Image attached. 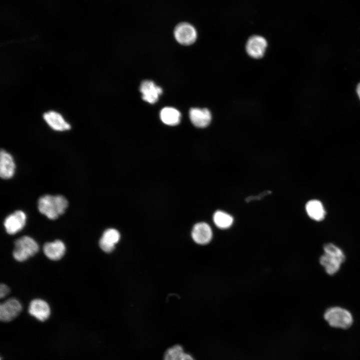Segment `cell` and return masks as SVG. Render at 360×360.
Masks as SVG:
<instances>
[{
  "instance_id": "cell-14",
  "label": "cell",
  "mask_w": 360,
  "mask_h": 360,
  "mask_svg": "<svg viewBox=\"0 0 360 360\" xmlns=\"http://www.w3.org/2000/svg\"><path fill=\"white\" fill-rule=\"evenodd\" d=\"M16 166L12 156L4 150L0 153V176L4 179L11 178L15 172Z\"/></svg>"
},
{
  "instance_id": "cell-1",
  "label": "cell",
  "mask_w": 360,
  "mask_h": 360,
  "mask_svg": "<svg viewBox=\"0 0 360 360\" xmlns=\"http://www.w3.org/2000/svg\"><path fill=\"white\" fill-rule=\"evenodd\" d=\"M68 206L67 199L61 195L46 194L38 200V210L50 220H56L63 214Z\"/></svg>"
},
{
  "instance_id": "cell-6",
  "label": "cell",
  "mask_w": 360,
  "mask_h": 360,
  "mask_svg": "<svg viewBox=\"0 0 360 360\" xmlns=\"http://www.w3.org/2000/svg\"><path fill=\"white\" fill-rule=\"evenodd\" d=\"M25 213L20 210H16L8 216L4 221V226L8 234H14L22 230L26 222Z\"/></svg>"
},
{
  "instance_id": "cell-22",
  "label": "cell",
  "mask_w": 360,
  "mask_h": 360,
  "mask_svg": "<svg viewBox=\"0 0 360 360\" xmlns=\"http://www.w3.org/2000/svg\"><path fill=\"white\" fill-rule=\"evenodd\" d=\"M270 192H269V191L264 192L262 193V194H259L255 197L254 196L248 197L246 199V200L247 201V202H249L250 200L258 198V200H260V199L262 198V197H264V196L268 194Z\"/></svg>"
},
{
  "instance_id": "cell-4",
  "label": "cell",
  "mask_w": 360,
  "mask_h": 360,
  "mask_svg": "<svg viewBox=\"0 0 360 360\" xmlns=\"http://www.w3.org/2000/svg\"><path fill=\"white\" fill-rule=\"evenodd\" d=\"M174 36L181 44L188 46L194 44L197 38V32L193 26L187 22L178 24L174 30Z\"/></svg>"
},
{
  "instance_id": "cell-18",
  "label": "cell",
  "mask_w": 360,
  "mask_h": 360,
  "mask_svg": "<svg viewBox=\"0 0 360 360\" xmlns=\"http://www.w3.org/2000/svg\"><path fill=\"white\" fill-rule=\"evenodd\" d=\"M160 118L164 124L174 126L180 122L181 115L176 109L172 107H166L161 110Z\"/></svg>"
},
{
  "instance_id": "cell-10",
  "label": "cell",
  "mask_w": 360,
  "mask_h": 360,
  "mask_svg": "<svg viewBox=\"0 0 360 360\" xmlns=\"http://www.w3.org/2000/svg\"><path fill=\"white\" fill-rule=\"evenodd\" d=\"M30 314L41 322L46 320L50 314V308L44 300L36 298L31 301L28 306Z\"/></svg>"
},
{
  "instance_id": "cell-20",
  "label": "cell",
  "mask_w": 360,
  "mask_h": 360,
  "mask_svg": "<svg viewBox=\"0 0 360 360\" xmlns=\"http://www.w3.org/2000/svg\"><path fill=\"white\" fill-rule=\"evenodd\" d=\"M184 352L182 346L180 344L174 345L165 352L164 360H178Z\"/></svg>"
},
{
  "instance_id": "cell-23",
  "label": "cell",
  "mask_w": 360,
  "mask_h": 360,
  "mask_svg": "<svg viewBox=\"0 0 360 360\" xmlns=\"http://www.w3.org/2000/svg\"><path fill=\"white\" fill-rule=\"evenodd\" d=\"M178 360H196L190 354L184 352Z\"/></svg>"
},
{
  "instance_id": "cell-15",
  "label": "cell",
  "mask_w": 360,
  "mask_h": 360,
  "mask_svg": "<svg viewBox=\"0 0 360 360\" xmlns=\"http://www.w3.org/2000/svg\"><path fill=\"white\" fill-rule=\"evenodd\" d=\"M43 251L46 256L50 260H58L64 254L66 246L60 240L48 242L43 246Z\"/></svg>"
},
{
  "instance_id": "cell-8",
  "label": "cell",
  "mask_w": 360,
  "mask_h": 360,
  "mask_svg": "<svg viewBox=\"0 0 360 360\" xmlns=\"http://www.w3.org/2000/svg\"><path fill=\"white\" fill-rule=\"evenodd\" d=\"M140 90L142 94V100L151 104L156 103L162 93V88L150 80L142 82Z\"/></svg>"
},
{
  "instance_id": "cell-5",
  "label": "cell",
  "mask_w": 360,
  "mask_h": 360,
  "mask_svg": "<svg viewBox=\"0 0 360 360\" xmlns=\"http://www.w3.org/2000/svg\"><path fill=\"white\" fill-rule=\"evenodd\" d=\"M22 306L16 298L7 300L0 305V319L8 322L15 318L21 312Z\"/></svg>"
},
{
  "instance_id": "cell-16",
  "label": "cell",
  "mask_w": 360,
  "mask_h": 360,
  "mask_svg": "<svg viewBox=\"0 0 360 360\" xmlns=\"http://www.w3.org/2000/svg\"><path fill=\"white\" fill-rule=\"evenodd\" d=\"M344 261L336 256L326 253H324L320 258V264L324 268L326 273L330 275L336 273Z\"/></svg>"
},
{
  "instance_id": "cell-21",
  "label": "cell",
  "mask_w": 360,
  "mask_h": 360,
  "mask_svg": "<svg viewBox=\"0 0 360 360\" xmlns=\"http://www.w3.org/2000/svg\"><path fill=\"white\" fill-rule=\"evenodd\" d=\"M10 292L9 288L5 284H2L0 286V298L5 297Z\"/></svg>"
},
{
  "instance_id": "cell-9",
  "label": "cell",
  "mask_w": 360,
  "mask_h": 360,
  "mask_svg": "<svg viewBox=\"0 0 360 360\" xmlns=\"http://www.w3.org/2000/svg\"><path fill=\"white\" fill-rule=\"evenodd\" d=\"M43 118L48 126L58 132H64L70 129L71 126L59 112L50 110L43 114Z\"/></svg>"
},
{
  "instance_id": "cell-3",
  "label": "cell",
  "mask_w": 360,
  "mask_h": 360,
  "mask_svg": "<svg viewBox=\"0 0 360 360\" xmlns=\"http://www.w3.org/2000/svg\"><path fill=\"white\" fill-rule=\"evenodd\" d=\"M38 249V245L34 240L28 236H22L14 242L13 256L17 261L24 262L36 254Z\"/></svg>"
},
{
  "instance_id": "cell-7",
  "label": "cell",
  "mask_w": 360,
  "mask_h": 360,
  "mask_svg": "<svg viewBox=\"0 0 360 360\" xmlns=\"http://www.w3.org/2000/svg\"><path fill=\"white\" fill-rule=\"evenodd\" d=\"M267 45L268 43L264 38L260 36H253L247 41L246 50L251 57L259 58L264 56Z\"/></svg>"
},
{
  "instance_id": "cell-17",
  "label": "cell",
  "mask_w": 360,
  "mask_h": 360,
  "mask_svg": "<svg viewBox=\"0 0 360 360\" xmlns=\"http://www.w3.org/2000/svg\"><path fill=\"white\" fill-rule=\"evenodd\" d=\"M306 209L308 216L312 219L320 221L324 218L326 212L320 202L311 200L307 202Z\"/></svg>"
},
{
  "instance_id": "cell-19",
  "label": "cell",
  "mask_w": 360,
  "mask_h": 360,
  "mask_svg": "<svg viewBox=\"0 0 360 360\" xmlns=\"http://www.w3.org/2000/svg\"><path fill=\"white\" fill-rule=\"evenodd\" d=\"M214 224L220 228H230L232 224L234 219L232 216L221 210L215 212L213 216Z\"/></svg>"
},
{
  "instance_id": "cell-2",
  "label": "cell",
  "mask_w": 360,
  "mask_h": 360,
  "mask_svg": "<svg viewBox=\"0 0 360 360\" xmlns=\"http://www.w3.org/2000/svg\"><path fill=\"white\" fill-rule=\"evenodd\" d=\"M324 318L332 327L342 329L350 327L354 320L352 314L348 310L338 306L327 309Z\"/></svg>"
},
{
  "instance_id": "cell-12",
  "label": "cell",
  "mask_w": 360,
  "mask_h": 360,
  "mask_svg": "<svg viewBox=\"0 0 360 360\" xmlns=\"http://www.w3.org/2000/svg\"><path fill=\"white\" fill-rule=\"evenodd\" d=\"M192 236L196 243L206 244L212 238V230L208 224L204 222H199L196 224L193 227Z\"/></svg>"
},
{
  "instance_id": "cell-24",
  "label": "cell",
  "mask_w": 360,
  "mask_h": 360,
  "mask_svg": "<svg viewBox=\"0 0 360 360\" xmlns=\"http://www.w3.org/2000/svg\"><path fill=\"white\" fill-rule=\"evenodd\" d=\"M356 92L358 95V96L360 99V83L358 84V86H356Z\"/></svg>"
},
{
  "instance_id": "cell-11",
  "label": "cell",
  "mask_w": 360,
  "mask_h": 360,
  "mask_svg": "<svg viewBox=\"0 0 360 360\" xmlns=\"http://www.w3.org/2000/svg\"><path fill=\"white\" fill-rule=\"evenodd\" d=\"M189 116L190 121L196 127L204 128L210 124L212 114L210 110L206 108H192L190 110Z\"/></svg>"
},
{
  "instance_id": "cell-13",
  "label": "cell",
  "mask_w": 360,
  "mask_h": 360,
  "mask_svg": "<svg viewBox=\"0 0 360 360\" xmlns=\"http://www.w3.org/2000/svg\"><path fill=\"white\" fill-rule=\"evenodd\" d=\"M119 232L114 228H108L103 233L99 241L100 248L106 252H112L120 239Z\"/></svg>"
}]
</instances>
